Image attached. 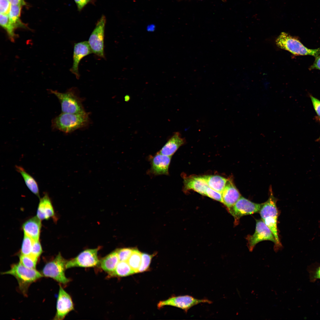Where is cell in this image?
<instances>
[{
	"label": "cell",
	"mask_w": 320,
	"mask_h": 320,
	"mask_svg": "<svg viewBox=\"0 0 320 320\" xmlns=\"http://www.w3.org/2000/svg\"><path fill=\"white\" fill-rule=\"evenodd\" d=\"M1 273L10 274L15 277L17 281L20 291L25 296H27L30 285L43 277L41 273L36 269L26 268L20 262L12 264L9 270Z\"/></svg>",
	"instance_id": "1"
},
{
	"label": "cell",
	"mask_w": 320,
	"mask_h": 320,
	"mask_svg": "<svg viewBox=\"0 0 320 320\" xmlns=\"http://www.w3.org/2000/svg\"><path fill=\"white\" fill-rule=\"evenodd\" d=\"M88 113L85 111L76 113H62L53 119V128L65 133H70L83 127L89 122Z\"/></svg>",
	"instance_id": "2"
},
{
	"label": "cell",
	"mask_w": 320,
	"mask_h": 320,
	"mask_svg": "<svg viewBox=\"0 0 320 320\" xmlns=\"http://www.w3.org/2000/svg\"><path fill=\"white\" fill-rule=\"evenodd\" d=\"M270 191L269 197L266 202L262 204L259 212L261 220L273 234L276 241L275 246L277 248L281 245L279 237L277 226L278 214L276 205L277 199L274 197L271 188Z\"/></svg>",
	"instance_id": "3"
},
{
	"label": "cell",
	"mask_w": 320,
	"mask_h": 320,
	"mask_svg": "<svg viewBox=\"0 0 320 320\" xmlns=\"http://www.w3.org/2000/svg\"><path fill=\"white\" fill-rule=\"evenodd\" d=\"M276 42L279 47L295 55H309L316 57L320 54V48L314 49L308 48L297 39L285 32L281 33Z\"/></svg>",
	"instance_id": "4"
},
{
	"label": "cell",
	"mask_w": 320,
	"mask_h": 320,
	"mask_svg": "<svg viewBox=\"0 0 320 320\" xmlns=\"http://www.w3.org/2000/svg\"><path fill=\"white\" fill-rule=\"evenodd\" d=\"M67 262L59 253L45 264L41 273L43 276L51 278L60 284L66 285L71 281L65 274Z\"/></svg>",
	"instance_id": "5"
},
{
	"label": "cell",
	"mask_w": 320,
	"mask_h": 320,
	"mask_svg": "<svg viewBox=\"0 0 320 320\" xmlns=\"http://www.w3.org/2000/svg\"><path fill=\"white\" fill-rule=\"evenodd\" d=\"M50 91L59 99L62 113H76L85 111L81 100L74 89H71L65 93Z\"/></svg>",
	"instance_id": "6"
},
{
	"label": "cell",
	"mask_w": 320,
	"mask_h": 320,
	"mask_svg": "<svg viewBox=\"0 0 320 320\" xmlns=\"http://www.w3.org/2000/svg\"><path fill=\"white\" fill-rule=\"evenodd\" d=\"M106 22V17L103 15L97 21L88 41L92 53L104 59V39Z\"/></svg>",
	"instance_id": "7"
},
{
	"label": "cell",
	"mask_w": 320,
	"mask_h": 320,
	"mask_svg": "<svg viewBox=\"0 0 320 320\" xmlns=\"http://www.w3.org/2000/svg\"><path fill=\"white\" fill-rule=\"evenodd\" d=\"M100 247L93 249L85 250L76 257L67 260L66 269L75 267L88 268L99 265L100 260L97 253Z\"/></svg>",
	"instance_id": "8"
},
{
	"label": "cell",
	"mask_w": 320,
	"mask_h": 320,
	"mask_svg": "<svg viewBox=\"0 0 320 320\" xmlns=\"http://www.w3.org/2000/svg\"><path fill=\"white\" fill-rule=\"evenodd\" d=\"M262 204H257L241 196L235 203L228 209L237 224L242 217L259 212Z\"/></svg>",
	"instance_id": "9"
},
{
	"label": "cell",
	"mask_w": 320,
	"mask_h": 320,
	"mask_svg": "<svg viewBox=\"0 0 320 320\" xmlns=\"http://www.w3.org/2000/svg\"><path fill=\"white\" fill-rule=\"evenodd\" d=\"M211 304L212 302L207 299H199L189 295H186L173 297L159 302L157 305L159 308L165 305H170L183 310L186 313L191 307L201 303Z\"/></svg>",
	"instance_id": "10"
},
{
	"label": "cell",
	"mask_w": 320,
	"mask_h": 320,
	"mask_svg": "<svg viewBox=\"0 0 320 320\" xmlns=\"http://www.w3.org/2000/svg\"><path fill=\"white\" fill-rule=\"evenodd\" d=\"M247 246L250 251H252L256 245L265 240L270 241L275 245L276 241L275 237L269 228L261 220H256L255 231L252 235L247 237Z\"/></svg>",
	"instance_id": "11"
},
{
	"label": "cell",
	"mask_w": 320,
	"mask_h": 320,
	"mask_svg": "<svg viewBox=\"0 0 320 320\" xmlns=\"http://www.w3.org/2000/svg\"><path fill=\"white\" fill-rule=\"evenodd\" d=\"M74 309V305L70 295L60 285L56 303V312L53 319L61 320Z\"/></svg>",
	"instance_id": "12"
},
{
	"label": "cell",
	"mask_w": 320,
	"mask_h": 320,
	"mask_svg": "<svg viewBox=\"0 0 320 320\" xmlns=\"http://www.w3.org/2000/svg\"><path fill=\"white\" fill-rule=\"evenodd\" d=\"M151 167L149 172L154 175H168L171 156L162 154L159 152L149 159Z\"/></svg>",
	"instance_id": "13"
},
{
	"label": "cell",
	"mask_w": 320,
	"mask_h": 320,
	"mask_svg": "<svg viewBox=\"0 0 320 320\" xmlns=\"http://www.w3.org/2000/svg\"><path fill=\"white\" fill-rule=\"evenodd\" d=\"M92 53L88 41H85L75 44L73 55V64L70 71L77 79H79L80 77L79 65L81 60L85 56Z\"/></svg>",
	"instance_id": "14"
},
{
	"label": "cell",
	"mask_w": 320,
	"mask_h": 320,
	"mask_svg": "<svg viewBox=\"0 0 320 320\" xmlns=\"http://www.w3.org/2000/svg\"><path fill=\"white\" fill-rule=\"evenodd\" d=\"M223 203L228 209L231 207L241 196L232 180L228 179L222 192Z\"/></svg>",
	"instance_id": "15"
},
{
	"label": "cell",
	"mask_w": 320,
	"mask_h": 320,
	"mask_svg": "<svg viewBox=\"0 0 320 320\" xmlns=\"http://www.w3.org/2000/svg\"><path fill=\"white\" fill-rule=\"evenodd\" d=\"M185 142L184 138L182 137L179 132H175L159 152L165 155L172 156Z\"/></svg>",
	"instance_id": "16"
},
{
	"label": "cell",
	"mask_w": 320,
	"mask_h": 320,
	"mask_svg": "<svg viewBox=\"0 0 320 320\" xmlns=\"http://www.w3.org/2000/svg\"><path fill=\"white\" fill-rule=\"evenodd\" d=\"M184 183L185 190H192L204 195H205L209 187L202 176H191L185 178Z\"/></svg>",
	"instance_id": "17"
},
{
	"label": "cell",
	"mask_w": 320,
	"mask_h": 320,
	"mask_svg": "<svg viewBox=\"0 0 320 320\" xmlns=\"http://www.w3.org/2000/svg\"><path fill=\"white\" fill-rule=\"evenodd\" d=\"M54 216L51 201L47 193L40 199L37 212V217L40 220H47Z\"/></svg>",
	"instance_id": "18"
},
{
	"label": "cell",
	"mask_w": 320,
	"mask_h": 320,
	"mask_svg": "<svg viewBox=\"0 0 320 320\" xmlns=\"http://www.w3.org/2000/svg\"><path fill=\"white\" fill-rule=\"evenodd\" d=\"M40 220L37 217H34L26 221L22 226L24 234L34 240H39L41 227Z\"/></svg>",
	"instance_id": "19"
},
{
	"label": "cell",
	"mask_w": 320,
	"mask_h": 320,
	"mask_svg": "<svg viewBox=\"0 0 320 320\" xmlns=\"http://www.w3.org/2000/svg\"><path fill=\"white\" fill-rule=\"evenodd\" d=\"M119 260L116 251L112 252L100 260L99 265L108 274L115 270Z\"/></svg>",
	"instance_id": "20"
},
{
	"label": "cell",
	"mask_w": 320,
	"mask_h": 320,
	"mask_svg": "<svg viewBox=\"0 0 320 320\" xmlns=\"http://www.w3.org/2000/svg\"><path fill=\"white\" fill-rule=\"evenodd\" d=\"M202 177L209 187L221 193L228 180L222 176L217 175H204Z\"/></svg>",
	"instance_id": "21"
},
{
	"label": "cell",
	"mask_w": 320,
	"mask_h": 320,
	"mask_svg": "<svg viewBox=\"0 0 320 320\" xmlns=\"http://www.w3.org/2000/svg\"><path fill=\"white\" fill-rule=\"evenodd\" d=\"M16 170L21 175L25 182L29 190L34 194L39 197V190L38 184L35 179L26 172L22 167L16 166Z\"/></svg>",
	"instance_id": "22"
},
{
	"label": "cell",
	"mask_w": 320,
	"mask_h": 320,
	"mask_svg": "<svg viewBox=\"0 0 320 320\" xmlns=\"http://www.w3.org/2000/svg\"><path fill=\"white\" fill-rule=\"evenodd\" d=\"M135 273L127 261H119L114 271L109 274L110 277L126 276Z\"/></svg>",
	"instance_id": "23"
},
{
	"label": "cell",
	"mask_w": 320,
	"mask_h": 320,
	"mask_svg": "<svg viewBox=\"0 0 320 320\" xmlns=\"http://www.w3.org/2000/svg\"><path fill=\"white\" fill-rule=\"evenodd\" d=\"M0 24L7 31L10 40L14 41L17 36L15 32V29L17 28L10 21L8 14L0 13Z\"/></svg>",
	"instance_id": "24"
},
{
	"label": "cell",
	"mask_w": 320,
	"mask_h": 320,
	"mask_svg": "<svg viewBox=\"0 0 320 320\" xmlns=\"http://www.w3.org/2000/svg\"><path fill=\"white\" fill-rule=\"evenodd\" d=\"M21 5H11L8 15L11 22L16 28L24 27L20 19L21 7Z\"/></svg>",
	"instance_id": "25"
},
{
	"label": "cell",
	"mask_w": 320,
	"mask_h": 320,
	"mask_svg": "<svg viewBox=\"0 0 320 320\" xmlns=\"http://www.w3.org/2000/svg\"><path fill=\"white\" fill-rule=\"evenodd\" d=\"M141 253L137 249H134L132 253L127 261L135 273H139V269L141 261Z\"/></svg>",
	"instance_id": "26"
},
{
	"label": "cell",
	"mask_w": 320,
	"mask_h": 320,
	"mask_svg": "<svg viewBox=\"0 0 320 320\" xmlns=\"http://www.w3.org/2000/svg\"><path fill=\"white\" fill-rule=\"evenodd\" d=\"M38 258L31 255H20V262L24 266L30 269H36Z\"/></svg>",
	"instance_id": "27"
},
{
	"label": "cell",
	"mask_w": 320,
	"mask_h": 320,
	"mask_svg": "<svg viewBox=\"0 0 320 320\" xmlns=\"http://www.w3.org/2000/svg\"><path fill=\"white\" fill-rule=\"evenodd\" d=\"M34 240L24 234L21 249V254L29 255L31 254Z\"/></svg>",
	"instance_id": "28"
},
{
	"label": "cell",
	"mask_w": 320,
	"mask_h": 320,
	"mask_svg": "<svg viewBox=\"0 0 320 320\" xmlns=\"http://www.w3.org/2000/svg\"><path fill=\"white\" fill-rule=\"evenodd\" d=\"M154 255V254L150 255L145 253H141V261L139 272H143L148 269L152 259Z\"/></svg>",
	"instance_id": "29"
},
{
	"label": "cell",
	"mask_w": 320,
	"mask_h": 320,
	"mask_svg": "<svg viewBox=\"0 0 320 320\" xmlns=\"http://www.w3.org/2000/svg\"><path fill=\"white\" fill-rule=\"evenodd\" d=\"M134 249L132 248H125L116 250L119 261H127Z\"/></svg>",
	"instance_id": "30"
},
{
	"label": "cell",
	"mask_w": 320,
	"mask_h": 320,
	"mask_svg": "<svg viewBox=\"0 0 320 320\" xmlns=\"http://www.w3.org/2000/svg\"><path fill=\"white\" fill-rule=\"evenodd\" d=\"M205 195L212 199L223 203L222 193L209 187L206 190Z\"/></svg>",
	"instance_id": "31"
},
{
	"label": "cell",
	"mask_w": 320,
	"mask_h": 320,
	"mask_svg": "<svg viewBox=\"0 0 320 320\" xmlns=\"http://www.w3.org/2000/svg\"><path fill=\"white\" fill-rule=\"evenodd\" d=\"M42 252L41 246L39 240H34L31 255L38 258Z\"/></svg>",
	"instance_id": "32"
},
{
	"label": "cell",
	"mask_w": 320,
	"mask_h": 320,
	"mask_svg": "<svg viewBox=\"0 0 320 320\" xmlns=\"http://www.w3.org/2000/svg\"><path fill=\"white\" fill-rule=\"evenodd\" d=\"M11 5L8 0H0V13L8 14Z\"/></svg>",
	"instance_id": "33"
},
{
	"label": "cell",
	"mask_w": 320,
	"mask_h": 320,
	"mask_svg": "<svg viewBox=\"0 0 320 320\" xmlns=\"http://www.w3.org/2000/svg\"><path fill=\"white\" fill-rule=\"evenodd\" d=\"M309 96L314 110L318 116L320 118V100L311 95Z\"/></svg>",
	"instance_id": "34"
},
{
	"label": "cell",
	"mask_w": 320,
	"mask_h": 320,
	"mask_svg": "<svg viewBox=\"0 0 320 320\" xmlns=\"http://www.w3.org/2000/svg\"><path fill=\"white\" fill-rule=\"evenodd\" d=\"M79 11H80L90 2V0H74Z\"/></svg>",
	"instance_id": "35"
},
{
	"label": "cell",
	"mask_w": 320,
	"mask_h": 320,
	"mask_svg": "<svg viewBox=\"0 0 320 320\" xmlns=\"http://www.w3.org/2000/svg\"><path fill=\"white\" fill-rule=\"evenodd\" d=\"M310 70L317 69L320 70V55L315 57L313 64L309 68Z\"/></svg>",
	"instance_id": "36"
},
{
	"label": "cell",
	"mask_w": 320,
	"mask_h": 320,
	"mask_svg": "<svg viewBox=\"0 0 320 320\" xmlns=\"http://www.w3.org/2000/svg\"><path fill=\"white\" fill-rule=\"evenodd\" d=\"M11 5H24L25 2L24 0H8Z\"/></svg>",
	"instance_id": "37"
},
{
	"label": "cell",
	"mask_w": 320,
	"mask_h": 320,
	"mask_svg": "<svg viewBox=\"0 0 320 320\" xmlns=\"http://www.w3.org/2000/svg\"><path fill=\"white\" fill-rule=\"evenodd\" d=\"M155 28V26L154 25H151L148 26L147 29L148 31H152L154 30Z\"/></svg>",
	"instance_id": "38"
},
{
	"label": "cell",
	"mask_w": 320,
	"mask_h": 320,
	"mask_svg": "<svg viewBox=\"0 0 320 320\" xmlns=\"http://www.w3.org/2000/svg\"><path fill=\"white\" fill-rule=\"evenodd\" d=\"M315 278L320 279V267L316 272Z\"/></svg>",
	"instance_id": "39"
},
{
	"label": "cell",
	"mask_w": 320,
	"mask_h": 320,
	"mask_svg": "<svg viewBox=\"0 0 320 320\" xmlns=\"http://www.w3.org/2000/svg\"><path fill=\"white\" fill-rule=\"evenodd\" d=\"M320 118V119H319V122H320V118ZM316 141H317L320 142V136H319V137L316 140Z\"/></svg>",
	"instance_id": "40"
},
{
	"label": "cell",
	"mask_w": 320,
	"mask_h": 320,
	"mask_svg": "<svg viewBox=\"0 0 320 320\" xmlns=\"http://www.w3.org/2000/svg\"></svg>",
	"instance_id": "41"
}]
</instances>
